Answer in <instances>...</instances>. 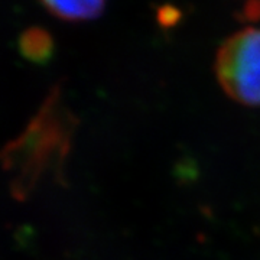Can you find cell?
Listing matches in <instances>:
<instances>
[{
	"label": "cell",
	"mask_w": 260,
	"mask_h": 260,
	"mask_svg": "<svg viewBox=\"0 0 260 260\" xmlns=\"http://www.w3.org/2000/svg\"><path fill=\"white\" fill-rule=\"evenodd\" d=\"M44 8L67 22H87L100 18L107 0H41Z\"/></svg>",
	"instance_id": "cell-2"
},
{
	"label": "cell",
	"mask_w": 260,
	"mask_h": 260,
	"mask_svg": "<svg viewBox=\"0 0 260 260\" xmlns=\"http://www.w3.org/2000/svg\"><path fill=\"white\" fill-rule=\"evenodd\" d=\"M214 73L233 102L260 107V28L247 26L227 38L217 49Z\"/></svg>",
	"instance_id": "cell-1"
},
{
	"label": "cell",
	"mask_w": 260,
	"mask_h": 260,
	"mask_svg": "<svg viewBox=\"0 0 260 260\" xmlns=\"http://www.w3.org/2000/svg\"><path fill=\"white\" fill-rule=\"evenodd\" d=\"M243 15L246 20H251V19L260 18V2H249L244 9H243Z\"/></svg>",
	"instance_id": "cell-4"
},
{
	"label": "cell",
	"mask_w": 260,
	"mask_h": 260,
	"mask_svg": "<svg viewBox=\"0 0 260 260\" xmlns=\"http://www.w3.org/2000/svg\"><path fill=\"white\" fill-rule=\"evenodd\" d=\"M22 49L32 59H45L52 52V39L42 29H30L22 39Z\"/></svg>",
	"instance_id": "cell-3"
}]
</instances>
